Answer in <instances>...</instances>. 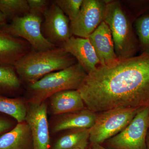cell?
I'll return each instance as SVG.
<instances>
[{
    "label": "cell",
    "instance_id": "obj_28",
    "mask_svg": "<svg viewBox=\"0 0 149 149\" xmlns=\"http://www.w3.org/2000/svg\"></svg>",
    "mask_w": 149,
    "mask_h": 149
},
{
    "label": "cell",
    "instance_id": "obj_7",
    "mask_svg": "<svg viewBox=\"0 0 149 149\" xmlns=\"http://www.w3.org/2000/svg\"><path fill=\"white\" fill-rule=\"evenodd\" d=\"M149 120V108L141 109L123 130L104 142L107 146L113 149H147Z\"/></svg>",
    "mask_w": 149,
    "mask_h": 149
},
{
    "label": "cell",
    "instance_id": "obj_27",
    "mask_svg": "<svg viewBox=\"0 0 149 149\" xmlns=\"http://www.w3.org/2000/svg\"><path fill=\"white\" fill-rule=\"evenodd\" d=\"M146 143L147 149H149V130H148V133H147Z\"/></svg>",
    "mask_w": 149,
    "mask_h": 149
},
{
    "label": "cell",
    "instance_id": "obj_1",
    "mask_svg": "<svg viewBox=\"0 0 149 149\" xmlns=\"http://www.w3.org/2000/svg\"><path fill=\"white\" fill-rule=\"evenodd\" d=\"M77 91L86 108L95 113L119 107L149 108V53L99 65Z\"/></svg>",
    "mask_w": 149,
    "mask_h": 149
},
{
    "label": "cell",
    "instance_id": "obj_16",
    "mask_svg": "<svg viewBox=\"0 0 149 149\" xmlns=\"http://www.w3.org/2000/svg\"><path fill=\"white\" fill-rule=\"evenodd\" d=\"M32 138L29 126L25 121L0 136V149H26Z\"/></svg>",
    "mask_w": 149,
    "mask_h": 149
},
{
    "label": "cell",
    "instance_id": "obj_17",
    "mask_svg": "<svg viewBox=\"0 0 149 149\" xmlns=\"http://www.w3.org/2000/svg\"><path fill=\"white\" fill-rule=\"evenodd\" d=\"M90 128L70 130L56 141L52 149H86L90 143Z\"/></svg>",
    "mask_w": 149,
    "mask_h": 149
},
{
    "label": "cell",
    "instance_id": "obj_22",
    "mask_svg": "<svg viewBox=\"0 0 149 149\" xmlns=\"http://www.w3.org/2000/svg\"><path fill=\"white\" fill-rule=\"evenodd\" d=\"M53 1L68 17L71 23L74 21L80 12L83 0H55Z\"/></svg>",
    "mask_w": 149,
    "mask_h": 149
},
{
    "label": "cell",
    "instance_id": "obj_9",
    "mask_svg": "<svg viewBox=\"0 0 149 149\" xmlns=\"http://www.w3.org/2000/svg\"><path fill=\"white\" fill-rule=\"evenodd\" d=\"M106 6L104 0H83L78 15L70 23L72 35L88 38L104 21Z\"/></svg>",
    "mask_w": 149,
    "mask_h": 149
},
{
    "label": "cell",
    "instance_id": "obj_4",
    "mask_svg": "<svg viewBox=\"0 0 149 149\" xmlns=\"http://www.w3.org/2000/svg\"><path fill=\"white\" fill-rule=\"evenodd\" d=\"M87 74L78 62L66 69L49 73L28 85L29 102H41L60 91L77 90Z\"/></svg>",
    "mask_w": 149,
    "mask_h": 149
},
{
    "label": "cell",
    "instance_id": "obj_2",
    "mask_svg": "<svg viewBox=\"0 0 149 149\" xmlns=\"http://www.w3.org/2000/svg\"><path fill=\"white\" fill-rule=\"evenodd\" d=\"M77 62L63 48L56 47L45 51L32 50L14 65L22 82L29 85L49 73L66 69Z\"/></svg>",
    "mask_w": 149,
    "mask_h": 149
},
{
    "label": "cell",
    "instance_id": "obj_10",
    "mask_svg": "<svg viewBox=\"0 0 149 149\" xmlns=\"http://www.w3.org/2000/svg\"><path fill=\"white\" fill-rule=\"evenodd\" d=\"M45 101L29 102L25 121L29 126L33 149H49L50 137Z\"/></svg>",
    "mask_w": 149,
    "mask_h": 149
},
{
    "label": "cell",
    "instance_id": "obj_19",
    "mask_svg": "<svg viewBox=\"0 0 149 149\" xmlns=\"http://www.w3.org/2000/svg\"><path fill=\"white\" fill-rule=\"evenodd\" d=\"M27 106L22 99L0 95V112L10 116L19 123L25 121Z\"/></svg>",
    "mask_w": 149,
    "mask_h": 149
},
{
    "label": "cell",
    "instance_id": "obj_26",
    "mask_svg": "<svg viewBox=\"0 0 149 149\" xmlns=\"http://www.w3.org/2000/svg\"><path fill=\"white\" fill-rule=\"evenodd\" d=\"M91 149H110L103 146L100 144H93L91 145Z\"/></svg>",
    "mask_w": 149,
    "mask_h": 149
},
{
    "label": "cell",
    "instance_id": "obj_14",
    "mask_svg": "<svg viewBox=\"0 0 149 149\" xmlns=\"http://www.w3.org/2000/svg\"><path fill=\"white\" fill-rule=\"evenodd\" d=\"M60 116L53 126V133L81 128L90 129L95 124L97 113L86 108Z\"/></svg>",
    "mask_w": 149,
    "mask_h": 149
},
{
    "label": "cell",
    "instance_id": "obj_5",
    "mask_svg": "<svg viewBox=\"0 0 149 149\" xmlns=\"http://www.w3.org/2000/svg\"><path fill=\"white\" fill-rule=\"evenodd\" d=\"M141 109L119 107L100 112L90 128L91 145L104 143L123 130Z\"/></svg>",
    "mask_w": 149,
    "mask_h": 149
},
{
    "label": "cell",
    "instance_id": "obj_25",
    "mask_svg": "<svg viewBox=\"0 0 149 149\" xmlns=\"http://www.w3.org/2000/svg\"><path fill=\"white\" fill-rule=\"evenodd\" d=\"M7 23L8 21L5 17L0 11V27H2L3 26Z\"/></svg>",
    "mask_w": 149,
    "mask_h": 149
},
{
    "label": "cell",
    "instance_id": "obj_8",
    "mask_svg": "<svg viewBox=\"0 0 149 149\" xmlns=\"http://www.w3.org/2000/svg\"><path fill=\"white\" fill-rule=\"evenodd\" d=\"M41 31L44 37L57 47H61L72 36L70 22L54 1L43 14Z\"/></svg>",
    "mask_w": 149,
    "mask_h": 149
},
{
    "label": "cell",
    "instance_id": "obj_6",
    "mask_svg": "<svg viewBox=\"0 0 149 149\" xmlns=\"http://www.w3.org/2000/svg\"><path fill=\"white\" fill-rule=\"evenodd\" d=\"M44 16L40 12L30 10L28 13L13 19L9 23L0 27L14 37L27 41L32 50L43 51L56 47L46 40L41 31Z\"/></svg>",
    "mask_w": 149,
    "mask_h": 149
},
{
    "label": "cell",
    "instance_id": "obj_20",
    "mask_svg": "<svg viewBox=\"0 0 149 149\" xmlns=\"http://www.w3.org/2000/svg\"><path fill=\"white\" fill-rule=\"evenodd\" d=\"M29 11L27 0H0V11L7 21L24 15Z\"/></svg>",
    "mask_w": 149,
    "mask_h": 149
},
{
    "label": "cell",
    "instance_id": "obj_29",
    "mask_svg": "<svg viewBox=\"0 0 149 149\" xmlns=\"http://www.w3.org/2000/svg\"></svg>",
    "mask_w": 149,
    "mask_h": 149
},
{
    "label": "cell",
    "instance_id": "obj_15",
    "mask_svg": "<svg viewBox=\"0 0 149 149\" xmlns=\"http://www.w3.org/2000/svg\"><path fill=\"white\" fill-rule=\"evenodd\" d=\"M49 98L51 110L54 115H61L85 109V103L77 90L60 91Z\"/></svg>",
    "mask_w": 149,
    "mask_h": 149
},
{
    "label": "cell",
    "instance_id": "obj_23",
    "mask_svg": "<svg viewBox=\"0 0 149 149\" xmlns=\"http://www.w3.org/2000/svg\"><path fill=\"white\" fill-rule=\"evenodd\" d=\"M30 10L37 11L45 13L51 4V1L47 0H27Z\"/></svg>",
    "mask_w": 149,
    "mask_h": 149
},
{
    "label": "cell",
    "instance_id": "obj_18",
    "mask_svg": "<svg viewBox=\"0 0 149 149\" xmlns=\"http://www.w3.org/2000/svg\"><path fill=\"white\" fill-rule=\"evenodd\" d=\"M22 85L14 65H0V95L16 93L20 91Z\"/></svg>",
    "mask_w": 149,
    "mask_h": 149
},
{
    "label": "cell",
    "instance_id": "obj_24",
    "mask_svg": "<svg viewBox=\"0 0 149 149\" xmlns=\"http://www.w3.org/2000/svg\"><path fill=\"white\" fill-rule=\"evenodd\" d=\"M12 127V124L10 121L0 117V135L6 133Z\"/></svg>",
    "mask_w": 149,
    "mask_h": 149
},
{
    "label": "cell",
    "instance_id": "obj_13",
    "mask_svg": "<svg viewBox=\"0 0 149 149\" xmlns=\"http://www.w3.org/2000/svg\"><path fill=\"white\" fill-rule=\"evenodd\" d=\"M32 50L27 41L9 35L0 29V65H14Z\"/></svg>",
    "mask_w": 149,
    "mask_h": 149
},
{
    "label": "cell",
    "instance_id": "obj_3",
    "mask_svg": "<svg viewBox=\"0 0 149 149\" xmlns=\"http://www.w3.org/2000/svg\"><path fill=\"white\" fill-rule=\"evenodd\" d=\"M104 1L107 4L104 22L111 32L117 58L122 60L134 56L139 49V42L121 2Z\"/></svg>",
    "mask_w": 149,
    "mask_h": 149
},
{
    "label": "cell",
    "instance_id": "obj_12",
    "mask_svg": "<svg viewBox=\"0 0 149 149\" xmlns=\"http://www.w3.org/2000/svg\"><path fill=\"white\" fill-rule=\"evenodd\" d=\"M61 47L73 56L87 74L100 65L98 59L88 38L72 35Z\"/></svg>",
    "mask_w": 149,
    "mask_h": 149
},
{
    "label": "cell",
    "instance_id": "obj_21",
    "mask_svg": "<svg viewBox=\"0 0 149 149\" xmlns=\"http://www.w3.org/2000/svg\"><path fill=\"white\" fill-rule=\"evenodd\" d=\"M134 27L141 54L149 53V13L136 19Z\"/></svg>",
    "mask_w": 149,
    "mask_h": 149
},
{
    "label": "cell",
    "instance_id": "obj_11",
    "mask_svg": "<svg viewBox=\"0 0 149 149\" xmlns=\"http://www.w3.org/2000/svg\"><path fill=\"white\" fill-rule=\"evenodd\" d=\"M88 38L95 52L100 65H111L118 60L111 32L104 22H102Z\"/></svg>",
    "mask_w": 149,
    "mask_h": 149
}]
</instances>
